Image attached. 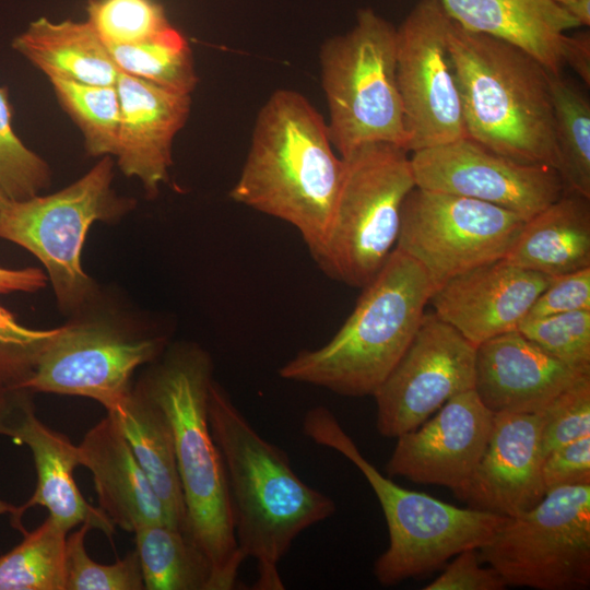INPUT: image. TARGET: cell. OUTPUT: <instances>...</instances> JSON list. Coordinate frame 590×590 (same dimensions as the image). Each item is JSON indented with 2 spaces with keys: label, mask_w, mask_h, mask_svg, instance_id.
Here are the masks:
<instances>
[{
  "label": "cell",
  "mask_w": 590,
  "mask_h": 590,
  "mask_svg": "<svg viewBox=\"0 0 590 590\" xmlns=\"http://www.w3.org/2000/svg\"><path fill=\"white\" fill-rule=\"evenodd\" d=\"M208 415L226 471L235 538L257 563L253 588L284 589L282 557L304 530L330 518L335 504L296 474L287 455L252 427L214 380Z\"/></svg>",
  "instance_id": "6da1fadb"
},
{
  "label": "cell",
  "mask_w": 590,
  "mask_h": 590,
  "mask_svg": "<svg viewBox=\"0 0 590 590\" xmlns=\"http://www.w3.org/2000/svg\"><path fill=\"white\" fill-rule=\"evenodd\" d=\"M324 118L299 92L274 91L260 108L233 201L282 220L311 256L322 246L343 175Z\"/></svg>",
  "instance_id": "7a4b0ae2"
},
{
  "label": "cell",
  "mask_w": 590,
  "mask_h": 590,
  "mask_svg": "<svg viewBox=\"0 0 590 590\" xmlns=\"http://www.w3.org/2000/svg\"><path fill=\"white\" fill-rule=\"evenodd\" d=\"M212 380L208 353L181 345L172 349L140 385L172 424L186 506L185 533L210 558L214 590H231L246 557L235 538L226 471L209 423Z\"/></svg>",
  "instance_id": "3957f363"
},
{
  "label": "cell",
  "mask_w": 590,
  "mask_h": 590,
  "mask_svg": "<svg viewBox=\"0 0 590 590\" xmlns=\"http://www.w3.org/2000/svg\"><path fill=\"white\" fill-rule=\"evenodd\" d=\"M447 44L467 137L515 161L556 169L552 73L521 48L451 19Z\"/></svg>",
  "instance_id": "277c9868"
},
{
  "label": "cell",
  "mask_w": 590,
  "mask_h": 590,
  "mask_svg": "<svg viewBox=\"0 0 590 590\" xmlns=\"http://www.w3.org/2000/svg\"><path fill=\"white\" fill-rule=\"evenodd\" d=\"M329 342L284 364L283 379L345 397L373 396L411 344L435 292L424 269L393 249Z\"/></svg>",
  "instance_id": "5b68a950"
},
{
  "label": "cell",
  "mask_w": 590,
  "mask_h": 590,
  "mask_svg": "<svg viewBox=\"0 0 590 590\" xmlns=\"http://www.w3.org/2000/svg\"><path fill=\"white\" fill-rule=\"evenodd\" d=\"M303 432L317 445L349 459L377 496L389 533V545L374 564V575L382 586L426 576L460 552L481 548L506 519L470 507H456L399 486L364 458L324 406H316L305 414Z\"/></svg>",
  "instance_id": "8992f818"
},
{
  "label": "cell",
  "mask_w": 590,
  "mask_h": 590,
  "mask_svg": "<svg viewBox=\"0 0 590 590\" xmlns=\"http://www.w3.org/2000/svg\"><path fill=\"white\" fill-rule=\"evenodd\" d=\"M319 61L329 137L339 155L378 142L406 150L397 28L373 9H361L351 30L322 44Z\"/></svg>",
  "instance_id": "52a82bcc"
},
{
  "label": "cell",
  "mask_w": 590,
  "mask_h": 590,
  "mask_svg": "<svg viewBox=\"0 0 590 590\" xmlns=\"http://www.w3.org/2000/svg\"><path fill=\"white\" fill-rule=\"evenodd\" d=\"M340 190L318 267L351 287H365L396 248L405 198L416 187L409 152L390 143L362 145L342 157Z\"/></svg>",
  "instance_id": "ba28073f"
},
{
  "label": "cell",
  "mask_w": 590,
  "mask_h": 590,
  "mask_svg": "<svg viewBox=\"0 0 590 590\" xmlns=\"http://www.w3.org/2000/svg\"><path fill=\"white\" fill-rule=\"evenodd\" d=\"M114 162L104 156L66 188L9 201L0 210V238L33 253L48 273L58 304L73 310L88 302L94 283L81 264L88 228L95 221L111 222L132 206L111 187Z\"/></svg>",
  "instance_id": "9c48e42d"
},
{
  "label": "cell",
  "mask_w": 590,
  "mask_h": 590,
  "mask_svg": "<svg viewBox=\"0 0 590 590\" xmlns=\"http://www.w3.org/2000/svg\"><path fill=\"white\" fill-rule=\"evenodd\" d=\"M506 586L585 590L590 586V484L546 491L533 508L506 517L477 550Z\"/></svg>",
  "instance_id": "30bf717a"
},
{
  "label": "cell",
  "mask_w": 590,
  "mask_h": 590,
  "mask_svg": "<svg viewBox=\"0 0 590 590\" xmlns=\"http://www.w3.org/2000/svg\"><path fill=\"white\" fill-rule=\"evenodd\" d=\"M527 220L500 206L415 187L405 198L396 249L414 259L435 291L503 260Z\"/></svg>",
  "instance_id": "8fae6325"
},
{
  "label": "cell",
  "mask_w": 590,
  "mask_h": 590,
  "mask_svg": "<svg viewBox=\"0 0 590 590\" xmlns=\"http://www.w3.org/2000/svg\"><path fill=\"white\" fill-rule=\"evenodd\" d=\"M449 23L439 0H420L397 28V81L409 153L467 137L447 44Z\"/></svg>",
  "instance_id": "7c38bea8"
},
{
  "label": "cell",
  "mask_w": 590,
  "mask_h": 590,
  "mask_svg": "<svg viewBox=\"0 0 590 590\" xmlns=\"http://www.w3.org/2000/svg\"><path fill=\"white\" fill-rule=\"evenodd\" d=\"M476 345L433 311L373 394L376 428L386 438L410 432L447 401L474 389Z\"/></svg>",
  "instance_id": "4fadbf2b"
},
{
  "label": "cell",
  "mask_w": 590,
  "mask_h": 590,
  "mask_svg": "<svg viewBox=\"0 0 590 590\" xmlns=\"http://www.w3.org/2000/svg\"><path fill=\"white\" fill-rule=\"evenodd\" d=\"M162 347L160 339L132 337L108 323L66 324L20 389L90 398L108 412L132 389L134 370Z\"/></svg>",
  "instance_id": "5bb4252c"
},
{
  "label": "cell",
  "mask_w": 590,
  "mask_h": 590,
  "mask_svg": "<svg viewBox=\"0 0 590 590\" xmlns=\"http://www.w3.org/2000/svg\"><path fill=\"white\" fill-rule=\"evenodd\" d=\"M410 161L416 187L476 199L524 220L565 191L555 168L515 161L469 137L414 151Z\"/></svg>",
  "instance_id": "9a60e30c"
},
{
  "label": "cell",
  "mask_w": 590,
  "mask_h": 590,
  "mask_svg": "<svg viewBox=\"0 0 590 590\" xmlns=\"http://www.w3.org/2000/svg\"><path fill=\"white\" fill-rule=\"evenodd\" d=\"M493 417L474 389L453 397L432 418L396 438L387 474L446 486L457 496L486 448Z\"/></svg>",
  "instance_id": "2e32d148"
},
{
  "label": "cell",
  "mask_w": 590,
  "mask_h": 590,
  "mask_svg": "<svg viewBox=\"0 0 590 590\" xmlns=\"http://www.w3.org/2000/svg\"><path fill=\"white\" fill-rule=\"evenodd\" d=\"M552 278L498 260L449 280L429 303L437 317L477 346L518 330Z\"/></svg>",
  "instance_id": "e0dca14e"
},
{
  "label": "cell",
  "mask_w": 590,
  "mask_h": 590,
  "mask_svg": "<svg viewBox=\"0 0 590 590\" xmlns=\"http://www.w3.org/2000/svg\"><path fill=\"white\" fill-rule=\"evenodd\" d=\"M542 462L539 414H494L486 448L457 497L472 509L515 517L545 496Z\"/></svg>",
  "instance_id": "ac0fdd59"
},
{
  "label": "cell",
  "mask_w": 590,
  "mask_h": 590,
  "mask_svg": "<svg viewBox=\"0 0 590 590\" xmlns=\"http://www.w3.org/2000/svg\"><path fill=\"white\" fill-rule=\"evenodd\" d=\"M120 122L115 155L123 175L137 177L150 197L168 180L173 143L186 125L191 95L119 71Z\"/></svg>",
  "instance_id": "d6986e66"
},
{
  "label": "cell",
  "mask_w": 590,
  "mask_h": 590,
  "mask_svg": "<svg viewBox=\"0 0 590 590\" xmlns=\"http://www.w3.org/2000/svg\"><path fill=\"white\" fill-rule=\"evenodd\" d=\"M518 330L476 346L474 391L493 414L538 413L582 376Z\"/></svg>",
  "instance_id": "ffe728a7"
},
{
  "label": "cell",
  "mask_w": 590,
  "mask_h": 590,
  "mask_svg": "<svg viewBox=\"0 0 590 590\" xmlns=\"http://www.w3.org/2000/svg\"><path fill=\"white\" fill-rule=\"evenodd\" d=\"M1 435L28 447L37 475L33 495L17 506L11 517L13 528L23 533L25 528L22 518L25 511L40 506L67 532L88 523L92 529L101 530L108 538L114 534V523L99 507H93L86 502L75 483L74 469L80 465L79 449L67 435L38 420L33 405L27 406Z\"/></svg>",
  "instance_id": "44dd1931"
},
{
  "label": "cell",
  "mask_w": 590,
  "mask_h": 590,
  "mask_svg": "<svg viewBox=\"0 0 590 590\" xmlns=\"http://www.w3.org/2000/svg\"><path fill=\"white\" fill-rule=\"evenodd\" d=\"M78 449L80 465L92 473L99 508L115 527L133 533L142 524L170 526L149 477L110 414L85 433Z\"/></svg>",
  "instance_id": "7402d4cb"
},
{
  "label": "cell",
  "mask_w": 590,
  "mask_h": 590,
  "mask_svg": "<svg viewBox=\"0 0 590 590\" xmlns=\"http://www.w3.org/2000/svg\"><path fill=\"white\" fill-rule=\"evenodd\" d=\"M462 28L508 42L530 54L551 73L565 66L566 32L579 22L553 0H439Z\"/></svg>",
  "instance_id": "603a6c76"
},
{
  "label": "cell",
  "mask_w": 590,
  "mask_h": 590,
  "mask_svg": "<svg viewBox=\"0 0 590 590\" xmlns=\"http://www.w3.org/2000/svg\"><path fill=\"white\" fill-rule=\"evenodd\" d=\"M503 260L548 276L590 267V198L565 190L526 221Z\"/></svg>",
  "instance_id": "cb8c5ba5"
},
{
  "label": "cell",
  "mask_w": 590,
  "mask_h": 590,
  "mask_svg": "<svg viewBox=\"0 0 590 590\" xmlns=\"http://www.w3.org/2000/svg\"><path fill=\"white\" fill-rule=\"evenodd\" d=\"M12 49L50 81L116 85L119 70L88 21H32L12 39Z\"/></svg>",
  "instance_id": "d4e9b609"
},
{
  "label": "cell",
  "mask_w": 590,
  "mask_h": 590,
  "mask_svg": "<svg viewBox=\"0 0 590 590\" xmlns=\"http://www.w3.org/2000/svg\"><path fill=\"white\" fill-rule=\"evenodd\" d=\"M107 413L119 425L164 506L170 526L185 532L186 506L167 414L141 385Z\"/></svg>",
  "instance_id": "484cf974"
},
{
  "label": "cell",
  "mask_w": 590,
  "mask_h": 590,
  "mask_svg": "<svg viewBox=\"0 0 590 590\" xmlns=\"http://www.w3.org/2000/svg\"><path fill=\"white\" fill-rule=\"evenodd\" d=\"M133 533L144 590H214L210 558L184 531L148 523Z\"/></svg>",
  "instance_id": "4316f807"
},
{
  "label": "cell",
  "mask_w": 590,
  "mask_h": 590,
  "mask_svg": "<svg viewBox=\"0 0 590 590\" xmlns=\"http://www.w3.org/2000/svg\"><path fill=\"white\" fill-rule=\"evenodd\" d=\"M557 152L556 170L565 190L590 198V103L562 74H551Z\"/></svg>",
  "instance_id": "83f0119b"
},
{
  "label": "cell",
  "mask_w": 590,
  "mask_h": 590,
  "mask_svg": "<svg viewBox=\"0 0 590 590\" xmlns=\"http://www.w3.org/2000/svg\"><path fill=\"white\" fill-rule=\"evenodd\" d=\"M107 47L120 72L187 95L198 85L191 48L174 26L137 44Z\"/></svg>",
  "instance_id": "f1b7e54d"
},
{
  "label": "cell",
  "mask_w": 590,
  "mask_h": 590,
  "mask_svg": "<svg viewBox=\"0 0 590 590\" xmlns=\"http://www.w3.org/2000/svg\"><path fill=\"white\" fill-rule=\"evenodd\" d=\"M0 556V590H66L68 532L51 517Z\"/></svg>",
  "instance_id": "f546056e"
},
{
  "label": "cell",
  "mask_w": 590,
  "mask_h": 590,
  "mask_svg": "<svg viewBox=\"0 0 590 590\" xmlns=\"http://www.w3.org/2000/svg\"><path fill=\"white\" fill-rule=\"evenodd\" d=\"M55 95L80 129L88 155H115L120 101L116 85H95L51 80Z\"/></svg>",
  "instance_id": "4dcf8cb0"
},
{
  "label": "cell",
  "mask_w": 590,
  "mask_h": 590,
  "mask_svg": "<svg viewBox=\"0 0 590 590\" xmlns=\"http://www.w3.org/2000/svg\"><path fill=\"white\" fill-rule=\"evenodd\" d=\"M8 91L0 87V187L11 201L39 194L51 181L47 162L27 148L13 128Z\"/></svg>",
  "instance_id": "1f68e13d"
},
{
  "label": "cell",
  "mask_w": 590,
  "mask_h": 590,
  "mask_svg": "<svg viewBox=\"0 0 590 590\" xmlns=\"http://www.w3.org/2000/svg\"><path fill=\"white\" fill-rule=\"evenodd\" d=\"M86 11L106 45L137 44L173 26L155 0H88Z\"/></svg>",
  "instance_id": "d6a6232c"
},
{
  "label": "cell",
  "mask_w": 590,
  "mask_h": 590,
  "mask_svg": "<svg viewBox=\"0 0 590 590\" xmlns=\"http://www.w3.org/2000/svg\"><path fill=\"white\" fill-rule=\"evenodd\" d=\"M88 523L67 535L66 590H144L137 550L113 564L93 560L85 548Z\"/></svg>",
  "instance_id": "836d02e7"
},
{
  "label": "cell",
  "mask_w": 590,
  "mask_h": 590,
  "mask_svg": "<svg viewBox=\"0 0 590 590\" xmlns=\"http://www.w3.org/2000/svg\"><path fill=\"white\" fill-rule=\"evenodd\" d=\"M518 331L555 359L590 374V310L524 319Z\"/></svg>",
  "instance_id": "e575fe53"
},
{
  "label": "cell",
  "mask_w": 590,
  "mask_h": 590,
  "mask_svg": "<svg viewBox=\"0 0 590 590\" xmlns=\"http://www.w3.org/2000/svg\"><path fill=\"white\" fill-rule=\"evenodd\" d=\"M538 414L543 459L556 448L590 436V375L579 378Z\"/></svg>",
  "instance_id": "d590c367"
},
{
  "label": "cell",
  "mask_w": 590,
  "mask_h": 590,
  "mask_svg": "<svg viewBox=\"0 0 590 590\" xmlns=\"http://www.w3.org/2000/svg\"><path fill=\"white\" fill-rule=\"evenodd\" d=\"M60 327L49 330L30 329L0 305V382L15 390L33 373Z\"/></svg>",
  "instance_id": "8d00e7d4"
},
{
  "label": "cell",
  "mask_w": 590,
  "mask_h": 590,
  "mask_svg": "<svg viewBox=\"0 0 590 590\" xmlns=\"http://www.w3.org/2000/svg\"><path fill=\"white\" fill-rule=\"evenodd\" d=\"M590 310V267L553 276L526 319Z\"/></svg>",
  "instance_id": "74e56055"
},
{
  "label": "cell",
  "mask_w": 590,
  "mask_h": 590,
  "mask_svg": "<svg viewBox=\"0 0 590 590\" xmlns=\"http://www.w3.org/2000/svg\"><path fill=\"white\" fill-rule=\"evenodd\" d=\"M452 558L423 590H503L507 587L493 567L481 565L477 550L462 551Z\"/></svg>",
  "instance_id": "f35d334b"
},
{
  "label": "cell",
  "mask_w": 590,
  "mask_h": 590,
  "mask_svg": "<svg viewBox=\"0 0 590 590\" xmlns=\"http://www.w3.org/2000/svg\"><path fill=\"white\" fill-rule=\"evenodd\" d=\"M546 491L590 484V436H585L552 450L542 462Z\"/></svg>",
  "instance_id": "ab89813d"
},
{
  "label": "cell",
  "mask_w": 590,
  "mask_h": 590,
  "mask_svg": "<svg viewBox=\"0 0 590 590\" xmlns=\"http://www.w3.org/2000/svg\"><path fill=\"white\" fill-rule=\"evenodd\" d=\"M46 274L37 268L8 269L0 267V294L35 292L46 285Z\"/></svg>",
  "instance_id": "60d3db41"
},
{
  "label": "cell",
  "mask_w": 590,
  "mask_h": 590,
  "mask_svg": "<svg viewBox=\"0 0 590 590\" xmlns=\"http://www.w3.org/2000/svg\"><path fill=\"white\" fill-rule=\"evenodd\" d=\"M565 64H568L587 84H590V35L580 32L568 36L565 49Z\"/></svg>",
  "instance_id": "b9f144b4"
},
{
  "label": "cell",
  "mask_w": 590,
  "mask_h": 590,
  "mask_svg": "<svg viewBox=\"0 0 590 590\" xmlns=\"http://www.w3.org/2000/svg\"><path fill=\"white\" fill-rule=\"evenodd\" d=\"M27 391L15 390L0 382V435L30 405Z\"/></svg>",
  "instance_id": "7bdbcfd3"
},
{
  "label": "cell",
  "mask_w": 590,
  "mask_h": 590,
  "mask_svg": "<svg viewBox=\"0 0 590 590\" xmlns=\"http://www.w3.org/2000/svg\"><path fill=\"white\" fill-rule=\"evenodd\" d=\"M582 25L590 24V0H573L564 7Z\"/></svg>",
  "instance_id": "ee69618b"
},
{
  "label": "cell",
  "mask_w": 590,
  "mask_h": 590,
  "mask_svg": "<svg viewBox=\"0 0 590 590\" xmlns=\"http://www.w3.org/2000/svg\"><path fill=\"white\" fill-rule=\"evenodd\" d=\"M17 506L0 499V515L9 514L10 518L16 512Z\"/></svg>",
  "instance_id": "f6af8a7d"
},
{
  "label": "cell",
  "mask_w": 590,
  "mask_h": 590,
  "mask_svg": "<svg viewBox=\"0 0 590 590\" xmlns=\"http://www.w3.org/2000/svg\"><path fill=\"white\" fill-rule=\"evenodd\" d=\"M9 201H11V200L7 197V194L4 193L2 188L0 187V210L2 208H4L9 203Z\"/></svg>",
  "instance_id": "bcb514c9"
},
{
  "label": "cell",
  "mask_w": 590,
  "mask_h": 590,
  "mask_svg": "<svg viewBox=\"0 0 590 590\" xmlns=\"http://www.w3.org/2000/svg\"><path fill=\"white\" fill-rule=\"evenodd\" d=\"M555 1L556 3L565 7L566 4H568L569 2H571L573 0H553Z\"/></svg>",
  "instance_id": "7dc6e473"
}]
</instances>
